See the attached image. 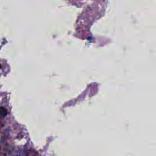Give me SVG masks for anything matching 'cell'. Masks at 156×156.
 Wrapping results in <instances>:
<instances>
[{
  "label": "cell",
  "mask_w": 156,
  "mask_h": 156,
  "mask_svg": "<svg viewBox=\"0 0 156 156\" xmlns=\"http://www.w3.org/2000/svg\"><path fill=\"white\" fill-rule=\"evenodd\" d=\"M7 114V110L2 107H0V119L3 118L5 117Z\"/></svg>",
  "instance_id": "1"
}]
</instances>
